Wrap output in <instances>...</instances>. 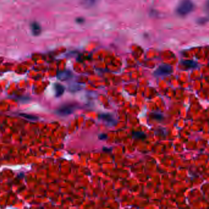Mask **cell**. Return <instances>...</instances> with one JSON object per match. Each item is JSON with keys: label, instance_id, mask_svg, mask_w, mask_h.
Segmentation results:
<instances>
[{"label": "cell", "instance_id": "6da1fadb", "mask_svg": "<svg viewBox=\"0 0 209 209\" xmlns=\"http://www.w3.org/2000/svg\"><path fill=\"white\" fill-rule=\"evenodd\" d=\"M75 109V106L72 105H65L59 108L57 110V113L61 116H67L72 114Z\"/></svg>", "mask_w": 209, "mask_h": 209}, {"label": "cell", "instance_id": "7a4b0ae2", "mask_svg": "<svg viewBox=\"0 0 209 209\" xmlns=\"http://www.w3.org/2000/svg\"><path fill=\"white\" fill-rule=\"evenodd\" d=\"M173 72L172 67L169 65L164 64L160 65L159 68L156 69L155 73L157 75H168Z\"/></svg>", "mask_w": 209, "mask_h": 209}, {"label": "cell", "instance_id": "3957f363", "mask_svg": "<svg viewBox=\"0 0 209 209\" xmlns=\"http://www.w3.org/2000/svg\"><path fill=\"white\" fill-rule=\"evenodd\" d=\"M72 77V73L70 72L65 70L63 72H59L58 73V78L63 81L69 79Z\"/></svg>", "mask_w": 209, "mask_h": 209}, {"label": "cell", "instance_id": "277c9868", "mask_svg": "<svg viewBox=\"0 0 209 209\" xmlns=\"http://www.w3.org/2000/svg\"><path fill=\"white\" fill-rule=\"evenodd\" d=\"M181 64L183 66L185 67L186 69H194L196 68L198 66V64L195 62L191 60H187V61H183L181 62Z\"/></svg>", "mask_w": 209, "mask_h": 209}, {"label": "cell", "instance_id": "5b68a950", "mask_svg": "<svg viewBox=\"0 0 209 209\" xmlns=\"http://www.w3.org/2000/svg\"><path fill=\"white\" fill-rule=\"evenodd\" d=\"M55 94L56 97H60L61 96L63 93L64 92V87L59 83H56L55 85Z\"/></svg>", "mask_w": 209, "mask_h": 209}, {"label": "cell", "instance_id": "8992f818", "mask_svg": "<svg viewBox=\"0 0 209 209\" xmlns=\"http://www.w3.org/2000/svg\"><path fill=\"white\" fill-rule=\"evenodd\" d=\"M31 28L32 33L34 36H38L39 34H40L41 32V28L38 23L34 22L31 26Z\"/></svg>", "mask_w": 209, "mask_h": 209}, {"label": "cell", "instance_id": "52a82bcc", "mask_svg": "<svg viewBox=\"0 0 209 209\" xmlns=\"http://www.w3.org/2000/svg\"><path fill=\"white\" fill-rule=\"evenodd\" d=\"M100 118L108 123H114V119L109 114H102L100 115Z\"/></svg>", "mask_w": 209, "mask_h": 209}, {"label": "cell", "instance_id": "ba28073f", "mask_svg": "<svg viewBox=\"0 0 209 209\" xmlns=\"http://www.w3.org/2000/svg\"><path fill=\"white\" fill-rule=\"evenodd\" d=\"M19 115L21 117L25 118L29 121H37V119H38V117H37V116H33L31 114H26V113H20Z\"/></svg>", "mask_w": 209, "mask_h": 209}, {"label": "cell", "instance_id": "9c48e42d", "mask_svg": "<svg viewBox=\"0 0 209 209\" xmlns=\"http://www.w3.org/2000/svg\"><path fill=\"white\" fill-rule=\"evenodd\" d=\"M133 136H135L136 138H139V139H144L146 137L145 134L144 133L139 132H134L133 133Z\"/></svg>", "mask_w": 209, "mask_h": 209}, {"label": "cell", "instance_id": "30bf717a", "mask_svg": "<svg viewBox=\"0 0 209 209\" xmlns=\"http://www.w3.org/2000/svg\"><path fill=\"white\" fill-rule=\"evenodd\" d=\"M151 116H152L153 118H154L155 119H156V120H161L163 119V116L161 114L158 113H152L151 114Z\"/></svg>", "mask_w": 209, "mask_h": 209}, {"label": "cell", "instance_id": "8fae6325", "mask_svg": "<svg viewBox=\"0 0 209 209\" xmlns=\"http://www.w3.org/2000/svg\"><path fill=\"white\" fill-rule=\"evenodd\" d=\"M84 1L88 4H93L96 2L97 0H84Z\"/></svg>", "mask_w": 209, "mask_h": 209}]
</instances>
